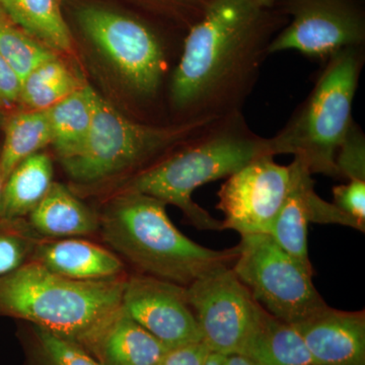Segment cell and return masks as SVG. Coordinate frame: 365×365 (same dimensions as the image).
<instances>
[{
  "label": "cell",
  "mask_w": 365,
  "mask_h": 365,
  "mask_svg": "<svg viewBox=\"0 0 365 365\" xmlns=\"http://www.w3.org/2000/svg\"><path fill=\"white\" fill-rule=\"evenodd\" d=\"M225 365H252L248 359L239 354H232L225 356Z\"/></svg>",
  "instance_id": "32"
},
{
  "label": "cell",
  "mask_w": 365,
  "mask_h": 365,
  "mask_svg": "<svg viewBox=\"0 0 365 365\" xmlns=\"http://www.w3.org/2000/svg\"><path fill=\"white\" fill-rule=\"evenodd\" d=\"M32 251L33 261L69 279H111L123 272V263L116 255L83 240H48Z\"/></svg>",
  "instance_id": "16"
},
{
  "label": "cell",
  "mask_w": 365,
  "mask_h": 365,
  "mask_svg": "<svg viewBox=\"0 0 365 365\" xmlns=\"http://www.w3.org/2000/svg\"><path fill=\"white\" fill-rule=\"evenodd\" d=\"M290 23L276 34L269 55L297 51L326 62L349 47H364L365 18L355 0H285Z\"/></svg>",
  "instance_id": "9"
},
{
  "label": "cell",
  "mask_w": 365,
  "mask_h": 365,
  "mask_svg": "<svg viewBox=\"0 0 365 365\" xmlns=\"http://www.w3.org/2000/svg\"><path fill=\"white\" fill-rule=\"evenodd\" d=\"M255 0H211L182 40L168 98L176 124L242 112L278 30Z\"/></svg>",
  "instance_id": "1"
},
{
  "label": "cell",
  "mask_w": 365,
  "mask_h": 365,
  "mask_svg": "<svg viewBox=\"0 0 365 365\" xmlns=\"http://www.w3.org/2000/svg\"><path fill=\"white\" fill-rule=\"evenodd\" d=\"M0 55L16 71L21 83L41 64L56 58L54 50L7 21L0 23Z\"/></svg>",
  "instance_id": "25"
},
{
  "label": "cell",
  "mask_w": 365,
  "mask_h": 365,
  "mask_svg": "<svg viewBox=\"0 0 365 365\" xmlns=\"http://www.w3.org/2000/svg\"><path fill=\"white\" fill-rule=\"evenodd\" d=\"M31 246L16 235L0 232V277L14 272L25 264Z\"/></svg>",
  "instance_id": "28"
},
{
  "label": "cell",
  "mask_w": 365,
  "mask_h": 365,
  "mask_svg": "<svg viewBox=\"0 0 365 365\" xmlns=\"http://www.w3.org/2000/svg\"><path fill=\"white\" fill-rule=\"evenodd\" d=\"M232 270L252 297L275 318L295 326L326 309L313 276L270 235H242Z\"/></svg>",
  "instance_id": "7"
},
{
  "label": "cell",
  "mask_w": 365,
  "mask_h": 365,
  "mask_svg": "<svg viewBox=\"0 0 365 365\" xmlns=\"http://www.w3.org/2000/svg\"><path fill=\"white\" fill-rule=\"evenodd\" d=\"M186 297L204 344L218 354H239L259 304L232 267H223L186 287Z\"/></svg>",
  "instance_id": "10"
},
{
  "label": "cell",
  "mask_w": 365,
  "mask_h": 365,
  "mask_svg": "<svg viewBox=\"0 0 365 365\" xmlns=\"http://www.w3.org/2000/svg\"><path fill=\"white\" fill-rule=\"evenodd\" d=\"M239 355L252 365H314L299 331L260 304Z\"/></svg>",
  "instance_id": "17"
},
{
  "label": "cell",
  "mask_w": 365,
  "mask_h": 365,
  "mask_svg": "<svg viewBox=\"0 0 365 365\" xmlns=\"http://www.w3.org/2000/svg\"><path fill=\"white\" fill-rule=\"evenodd\" d=\"M93 105V121L85 144L76 155L61 160L68 176L76 182L101 181L165 157L217 120L168 125L138 122L117 111L95 91Z\"/></svg>",
  "instance_id": "6"
},
{
  "label": "cell",
  "mask_w": 365,
  "mask_h": 365,
  "mask_svg": "<svg viewBox=\"0 0 365 365\" xmlns=\"http://www.w3.org/2000/svg\"><path fill=\"white\" fill-rule=\"evenodd\" d=\"M7 19L52 50L72 47L71 30L64 20L61 0H0Z\"/></svg>",
  "instance_id": "20"
},
{
  "label": "cell",
  "mask_w": 365,
  "mask_h": 365,
  "mask_svg": "<svg viewBox=\"0 0 365 365\" xmlns=\"http://www.w3.org/2000/svg\"><path fill=\"white\" fill-rule=\"evenodd\" d=\"M210 353L203 341L190 343L168 350L160 365H204Z\"/></svg>",
  "instance_id": "29"
},
{
  "label": "cell",
  "mask_w": 365,
  "mask_h": 365,
  "mask_svg": "<svg viewBox=\"0 0 365 365\" xmlns=\"http://www.w3.org/2000/svg\"><path fill=\"white\" fill-rule=\"evenodd\" d=\"M121 306L168 349L202 341L185 287L145 274L131 276Z\"/></svg>",
  "instance_id": "12"
},
{
  "label": "cell",
  "mask_w": 365,
  "mask_h": 365,
  "mask_svg": "<svg viewBox=\"0 0 365 365\" xmlns=\"http://www.w3.org/2000/svg\"><path fill=\"white\" fill-rule=\"evenodd\" d=\"M28 365H102L76 344L33 326L26 342Z\"/></svg>",
  "instance_id": "24"
},
{
  "label": "cell",
  "mask_w": 365,
  "mask_h": 365,
  "mask_svg": "<svg viewBox=\"0 0 365 365\" xmlns=\"http://www.w3.org/2000/svg\"><path fill=\"white\" fill-rule=\"evenodd\" d=\"M79 24L139 100H157L170 73L167 48L143 21L101 7H86Z\"/></svg>",
  "instance_id": "8"
},
{
  "label": "cell",
  "mask_w": 365,
  "mask_h": 365,
  "mask_svg": "<svg viewBox=\"0 0 365 365\" xmlns=\"http://www.w3.org/2000/svg\"><path fill=\"white\" fill-rule=\"evenodd\" d=\"M225 355L218 353L211 352L204 365H225Z\"/></svg>",
  "instance_id": "33"
},
{
  "label": "cell",
  "mask_w": 365,
  "mask_h": 365,
  "mask_svg": "<svg viewBox=\"0 0 365 365\" xmlns=\"http://www.w3.org/2000/svg\"><path fill=\"white\" fill-rule=\"evenodd\" d=\"M314 365H365V312L327 307L294 326Z\"/></svg>",
  "instance_id": "14"
},
{
  "label": "cell",
  "mask_w": 365,
  "mask_h": 365,
  "mask_svg": "<svg viewBox=\"0 0 365 365\" xmlns=\"http://www.w3.org/2000/svg\"><path fill=\"white\" fill-rule=\"evenodd\" d=\"M336 165L341 179L365 181V136L355 122L338 150Z\"/></svg>",
  "instance_id": "26"
},
{
  "label": "cell",
  "mask_w": 365,
  "mask_h": 365,
  "mask_svg": "<svg viewBox=\"0 0 365 365\" xmlns=\"http://www.w3.org/2000/svg\"><path fill=\"white\" fill-rule=\"evenodd\" d=\"M4 179H2L1 172H0V211H1L2 195H4Z\"/></svg>",
  "instance_id": "35"
},
{
  "label": "cell",
  "mask_w": 365,
  "mask_h": 365,
  "mask_svg": "<svg viewBox=\"0 0 365 365\" xmlns=\"http://www.w3.org/2000/svg\"><path fill=\"white\" fill-rule=\"evenodd\" d=\"M21 90V78L0 55V106L19 101Z\"/></svg>",
  "instance_id": "30"
},
{
  "label": "cell",
  "mask_w": 365,
  "mask_h": 365,
  "mask_svg": "<svg viewBox=\"0 0 365 365\" xmlns=\"http://www.w3.org/2000/svg\"><path fill=\"white\" fill-rule=\"evenodd\" d=\"M157 365H160V364H157Z\"/></svg>",
  "instance_id": "37"
},
{
  "label": "cell",
  "mask_w": 365,
  "mask_h": 365,
  "mask_svg": "<svg viewBox=\"0 0 365 365\" xmlns=\"http://www.w3.org/2000/svg\"><path fill=\"white\" fill-rule=\"evenodd\" d=\"M333 204L365 227V181L352 180L333 188Z\"/></svg>",
  "instance_id": "27"
},
{
  "label": "cell",
  "mask_w": 365,
  "mask_h": 365,
  "mask_svg": "<svg viewBox=\"0 0 365 365\" xmlns=\"http://www.w3.org/2000/svg\"><path fill=\"white\" fill-rule=\"evenodd\" d=\"M52 143L47 111L26 110L9 120L0 153V172L6 182L11 172L26 158Z\"/></svg>",
  "instance_id": "22"
},
{
  "label": "cell",
  "mask_w": 365,
  "mask_h": 365,
  "mask_svg": "<svg viewBox=\"0 0 365 365\" xmlns=\"http://www.w3.org/2000/svg\"><path fill=\"white\" fill-rule=\"evenodd\" d=\"M274 155L269 138L250 128L242 112L220 118L205 130L148 165L124 187L125 193L143 194L176 206L191 225L223 230L222 220L193 200L195 190L227 179L257 158Z\"/></svg>",
  "instance_id": "2"
},
{
  "label": "cell",
  "mask_w": 365,
  "mask_h": 365,
  "mask_svg": "<svg viewBox=\"0 0 365 365\" xmlns=\"http://www.w3.org/2000/svg\"><path fill=\"white\" fill-rule=\"evenodd\" d=\"M9 19H7L6 13H4V9H2L1 2H0V23H4V21H7Z\"/></svg>",
  "instance_id": "36"
},
{
  "label": "cell",
  "mask_w": 365,
  "mask_h": 365,
  "mask_svg": "<svg viewBox=\"0 0 365 365\" xmlns=\"http://www.w3.org/2000/svg\"><path fill=\"white\" fill-rule=\"evenodd\" d=\"M364 60V47L345 48L327 60L306 100L269 138L274 157L292 155L312 175L341 179L336 155L354 122L353 101Z\"/></svg>",
  "instance_id": "5"
},
{
  "label": "cell",
  "mask_w": 365,
  "mask_h": 365,
  "mask_svg": "<svg viewBox=\"0 0 365 365\" xmlns=\"http://www.w3.org/2000/svg\"><path fill=\"white\" fill-rule=\"evenodd\" d=\"M83 86L56 57L41 64L24 79L19 100L28 110L45 111Z\"/></svg>",
  "instance_id": "23"
},
{
  "label": "cell",
  "mask_w": 365,
  "mask_h": 365,
  "mask_svg": "<svg viewBox=\"0 0 365 365\" xmlns=\"http://www.w3.org/2000/svg\"><path fill=\"white\" fill-rule=\"evenodd\" d=\"M289 170L287 196L270 235L304 270L314 275L313 266L307 253L309 222L345 225L362 232H365V227L317 194L312 178L313 175L302 160L294 158Z\"/></svg>",
  "instance_id": "13"
},
{
  "label": "cell",
  "mask_w": 365,
  "mask_h": 365,
  "mask_svg": "<svg viewBox=\"0 0 365 365\" xmlns=\"http://www.w3.org/2000/svg\"><path fill=\"white\" fill-rule=\"evenodd\" d=\"M29 216L33 230L47 239L90 235L98 227L97 217L90 209L59 182H53Z\"/></svg>",
  "instance_id": "18"
},
{
  "label": "cell",
  "mask_w": 365,
  "mask_h": 365,
  "mask_svg": "<svg viewBox=\"0 0 365 365\" xmlns=\"http://www.w3.org/2000/svg\"><path fill=\"white\" fill-rule=\"evenodd\" d=\"M53 182V163L49 155L38 153L26 158L4 182L0 217L11 222L30 215Z\"/></svg>",
  "instance_id": "19"
},
{
  "label": "cell",
  "mask_w": 365,
  "mask_h": 365,
  "mask_svg": "<svg viewBox=\"0 0 365 365\" xmlns=\"http://www.w3.org/2000/svg\"><path fill=\"white\" fill-rule=\"evenodd\" d=\"M126 278L73 280L35 261L0 277V314L76 344L121 306Z\"/></svg>",
  "instance_id": "4"
},
{
  "label": "cell",
  "mask_w": 365,
  "mask_h": 365,
  "mask_svg": "<svg viewBox=\"0 0 365 365\" xmlns=\"http://www.w3.org/2000/svg\"><path fill=\"white\" fill-rule=\"evenodd\" d=\"M79 346L102 365H157L169 350L122 306L98 322Z\"/></svg>",
  "instance_id": "15"
},
{
  "label": "cell",
  "mask_w": 365,
  "mask_h": 365,
  "mask_svg": "<svg viewBox=\"0 0 365 365\" xmlns=\"http://www.w3.org/2000/svg\"><path fill=\"white\" fill-rule=\"evenodd\" d=\"M272 155L257 158L227 178L218 191L216 209L222 230L242 235H270L289 186V165Z\"/></svg>",
  "instance_id": "11"
},
{
  "label": "cell",
  "mask_w": 365,
  "mask_h": 365,
  "mask_svg": "<svg viewBox=\"0 0 365 365\" xmlns=\"http://www.w3.org/2000/svg\"><path fill=\"white\" fill-rule=\"evenodd\" d=\"M255 1L264 9H271L277 0H255Z\"/></svg>",
  "instance_id": "34"
},
{
  "label": "cell",
  "mask_w": 365,
  "mask_h": 365,
  "mask_svg": "<svg viewBox=\"0 0 365 365\" xmlns=\"http://www.w3.org/2000/svg\"><path fill=\"white\" fill-rule=\"evenodd\" d=\"M165 206L151 196L122 192L103 215L106 241L145 275L185 287L235 263L237 246L213 250L197 244L170 222Z\"/></svg>",
  "instance_id": "3"
},
{
  "label": "cell",
  "mask_w": 365,
  "mask_h": 365,
  "mask_svg": "<svg viewBox=\"0 0 365 365\" xmlns=\"http://www.w3.org/2000/svg\"><path fill=\"white\" fill-rule=\"evenodd\" d=\"M163 1H170L176 4V6L184 7L191 20L193 21L194 24H196L202 18L211 0H163Z\"/></svg>",
  "instance_id": "31"
},
{
  "label": "cell",
  "mask_w": 365,
  "mask_h": 365,
  "mask_svg": "<svg viewBox=\"0 0 365 365\" xmlns=\"http://www.w3.org/2000/svg\"><path fill=\"white\" fill-rule=\"evenodd\" d=\"M93 88L83 86L46 110L60 160L76 155L85 144L93 121Z\"/></svg>",
  "instance_id": "21"
}]
</instances>
